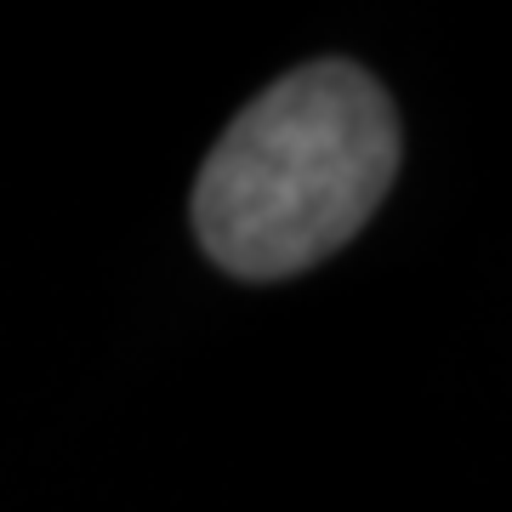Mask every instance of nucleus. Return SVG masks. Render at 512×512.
<instances>
[{"label":"nucleus","mask_w":512,"mask_h":512,"mask_svg":"<svg viewBox=\"0 0 512 512\" xmlns=\"http://www.w3.org/2000/svg\"><path fill=\"white\" fill-rule=\"evenodd\" d=\"M399 171V114L353 63H308L217 137L194 188L205 256L239 279L302 274L342 251Z\"/></svg>","instance_id":"1"}]
</instances>
